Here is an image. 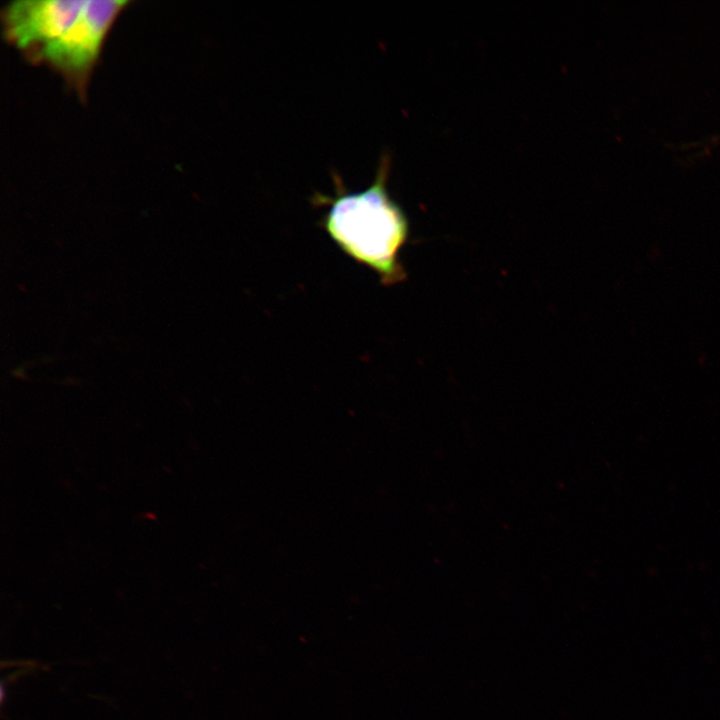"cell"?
Listing matches in <instances>:
<instances>
[{"instance_id":"obj_1","label":"cell","mask_w":720,"mask_h":720,"mask_svg":"<svg viewBox=\"0 0 720 720\" xmlns=\"http://www.w3.org/2000/svg\"><path fill=\"white\" fill-rule=\"evenodd\" d=\"M389 158L384 155L369 187L358 192L346 191L334 176L336 195H318L319 203L329 204L321 225L348 256L375 271L385 285L404 277L399 253L409 234L403 210L387 191Z\"/></svg>"},{"instance_id":"obj_2","label":"cell","mask_w":720,"mask_h":720,"mask_svg":"<svg viewBox=\"0 0 720 720\" xmlns=\"http://www.w3.org/2000/svg\"><path fill=\"white\" fill-rule=\"evenodd\" d=\"M123 0L85 1L74 22L37 56L61 72L78 89H83L104 38L119 12Z\"/></svg>"},{"instance_id":"obj_3","label":"cell","mask_w":720,"mask_h":720,"mask_svg":"<svg viewBox=\"0 0 720 720\" xmlns=\"http://www.w3.org/2000/svg\"><path fill=\"white\" fill-rule=\"evenodd\" d=\"M83 0H18L4 9L7 38L17 48L38 53L74 22Z\"/></svg>"}]
</instances>
